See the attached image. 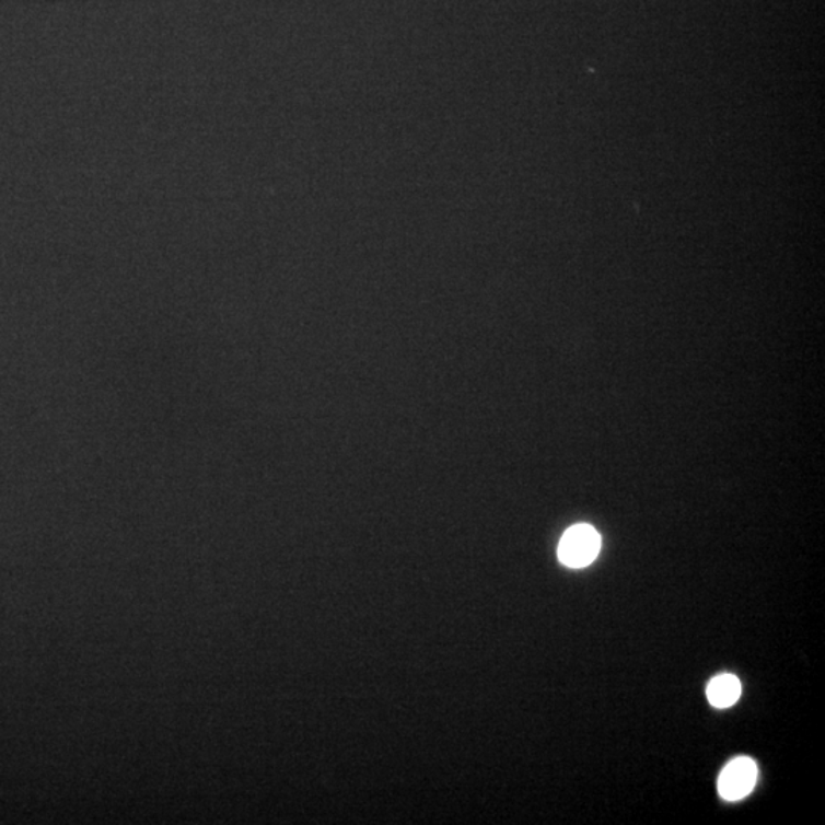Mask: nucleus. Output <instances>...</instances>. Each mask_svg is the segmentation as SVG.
<instances>
[{"label":"nucleus","mask_w":825,"mask_h":825,"mask_svg":"<svg viewBox=\"0 0 825 825\" xmlns=\"http://www.w3.org/2000/svg\"><path fill=\"white\" fill-rule=\"evenodd\" d=\"M601 550V537L590 524H576L562 535L558 558L572 569L588 568Z\"/></svg>","instance_id":"nucleus-1"},{"label":"nucleus","mask_w":825,"mask_h":825,"mask_svg":"<svg viewBox=\"0 0 825 825\" xmlns=\"http://www.w3.org/2000/svg\"><path fill=\"white\" fill-rule=\"evenodd\" d=\"M758 769L754 759L740 757L724 767L719 778V792L723 800L739 801L750 795L757 782Z\"/></svg>","instance_id":"nucleus-2"},{"label":"nucleus","mask_w":825,"mask_h":825,"mask_svg":"<svg viewBox=\"0 0 825 825\" xmlns=\"http://www.w3.org/2000/svg\"><path fill=\"white\" fill-rule=\"evenodd\" d=\"M742 694V684H740L739 677L732 676V674H722L709 682L707 696L709 704L716 708H730L732 705L737 704Z\"/></svg>","instance_id":"nucleus-3"}]
</instances>
